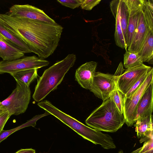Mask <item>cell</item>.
<instances>
[{
    "label": "cell",
    "instance_id": "6da1fadb",
    "mask_svg": "<svg viewBox=\"0 0 153 153\" xmlns=\"http://www.w3.org/2000/svg\"><path fill=\"white\" fill-rule=\"evenodd\" d=\"M0 23L10 32L25 43L32 52L44 59L57 48L63 27L50 24L0 13Z\"/></svg>",
    "mask_w": 153,
    "mask_h": 153
},
{
    "label": "cell",
    "instance_id": "7a4b0ae2",
    "mask_svg": "<svg viewBox=\"0 0 153 153\" xmlns=\"http://www.w3.org/2000/svg\"><path fill=\"white\" fill-rule=\"evenodd\" d=\"M37 105L60 120L82 137L95 144H99L105 149L116 147L109 135L88 126L53 105L47 100L39 102Z\"/></svg>",
    "mask_w": 153,
    "mask_h": 153
},
{
    "label": "cell",
    "instance_id": "3957f363",
    "mask_svg": "<svg viewBox=\"0 0 153 153\" xmlns=\"http://www.w3.org/2000/svg\"><path fill=\"white\" fill-rule=\"evenodd\" d=\"M76 59L73 53L68 54L62 60L45 70L38 80L33 95L34 100L39 102L51 91L56 89L65 75L74 65Z\"/></svg>",
    "mask_w": 153,
    "mask_h": 153
},
{
    "label": "cell",
    "instance_id": "277c9868",
    "mask_svg": "<svg viewBox=\"0 0 153 153\" xmlns=\"http://www.w3.org/2000/svg\"><path fill=\"white\" fill-rule=\"evenodd\" d=\"M85 123L91 128L107 132H114L125 123L123 114L110 98L103 101L87 118Z\"/></svg>",
    "mask_w": 153,
    "mask_h": 153
},
{
    "label": "cell",
    "instance_id": "5b68a950",
    "mask_svg": "<svg viewBox=\"0 0 153 153\" xmlns=\"http://www.w3.org/2000/svg\"><path fill=\"white\" fill-rule=\"evenodd\" d=\"M29 86L16 83V87L11 94L1 102V105L10 115H18L25 112L31 98Z\"/></svg>",
    "mask_w": 153,
    "mask_h": 153
},
{
    "label": "cell",
    "instance_id": "8992f818",
    "mask_svg": "<svg viewBox=\"0 0 153 153\" xmlns=\"http://www.w3.org/2000/svg\"><path fill=\"white\" fill-rule=\"evenodd\" d=\"M153 68L142 85L131 96L125 98V94L123 95V115L125 123L128 127L132 126L136 121V111L138 103L147 88L153 82Z\"/></svg>",
    "mask_w": 153,
    "mask_h": 153
},
{
    "label": "cell",
    "instance_id": "52a82bcc",
    "mask_svg": "<svg viewBox=\"0 0 153 153\" xmlns=\"http://www.w3.org/2000/svg\"><path fill=\"white\" fill-rule=\"evenodd\" d=\"M48 61L35 56L23 57L11 61H0V74L5 73L10 74L24 70L38 69L47 66Z\"/></svg>",
    "mask_w": 153,
    "mask_h": 153
},
{
    "label": "cell",
    "instance_id": "ba28073f",
    "mask_svg": "<svg viewBox=\"0 0 153 153\" xmlns=\"http://www.w3.org/2000/svg\"><path fill=\"white\" fill-rule=\"evenodd\" d=\"M6 13L13 17L24 18L51 24H57L43 10L28 4H14Z\"/></svg>",
    "mask_w": 153,
    "mask_h": 153
},
{
    "label": "cell",
    "instance_id": "9c48e42d",
    "mask_svg": "<svg viewBox=\"0 0 153 153\" xmlns=\"http://www.w3.org/2000/svg\"><path fill=\"white\" fill-rule=\"evenodd\" d=\"M116 87L115 79L113 75L96 72L89 90L96 97L104 101L109 98Z\"/></svg>",
    "mask_w": 153,
    "mask_h": 153
},
{
    "label": "cell",
    "instance_id": "30bf717a",
    "mask_svg": "<svg viewBox=\"0 0 153 153\" xmlns=\"http://www.w3.org/2000/svg\"><path fill=\"white\" fill-rule=\"evenodd\" d=\"M153 68L144 64L127 69L116 80L117 89L125 95L134 85Z\"/></svg>",
    "mask_w": 153,
    "mask_h": 153
},
{
    "label": "cell",
    "instance_id": "8fae6325",
    "mask_svg": "<svg viewBox=\"0 0 153 153\" xmlns=\"http://www.w3.org/2000/svg\"><path fill=\"white\" fill-rule=\"evenodd\" d=\"M97 65L96 62H88L76 70L75 73L76 80L83 88L88 90L91 88Z\"/></svg>",
    "mask_w": 153,
    "mask_h": 153
},
{
    "label": "cell",
    "instance_id": "7c38bea8",
    "mask_svg": "<svg viewBox=\"0 0 153 153\" xmlns=\"http://www.w3.org/2000/svg\"><path fill=\"white\" fill-rule=\"evenodd\" d=\"M147 29L142 7L140 11L137 25L132 42L128 51L138 53L144 42Z\"/></svg>",
    "mask_w": 153,
    "mask_h": 153
},
{
    "label": "cell",
    "instance_id": "4fadbf2b",
    "mask_svg": "<svg viewBox=\"0 0 153 153\" xmlns=\"http://www.w3.org/2000/svg\"><path fill=\"white\" fill-rule=\"evenodd\" d=\"M153 82L148 87L137 105L136 120L152 114L153 112Z\"/></svg>",
    "mask_w": 153,
    "mask_h": 153
},
{
    "label": "cell",
    "instance_id": "5bb4252c",
    "mask_svg": "<svg viewBox=\"0 0 153 153\" xmlns=\"http://www.w3.org/2000/svg\"><path fill=\"white\" fill-rule=\"evenodd\" d=\"M152 115L137 119L134 125L140 143L153 138Z\"/></svg>",
    "mask_w": 153,
    "mask_h": 153
},
{
    "label": "cell",
    "instance_id": "9a60e30c",
    "mask_svg": "<svg viewBox=\"0 0 153 153\" xmlns=\"http://www.w3.org/2000/svg\"><path fill=\"white\" fill-rule=\"evenodd\" d=\"M120 0L112 1L110 4L111 12L116 20L115 29L114 35L115 43L117 46L127 51L125 43L121 26L120 15Z\"/></svg>",
    "mask_w": 153,
    "mask_h": 153
},
{
    "label": "cell",
    "instance_id": "2e32d148",
    "mask_svg": "<svg viewBox=\"0 0 153 153\" xmlns=\"http://www.w3.org/2000/svg\"><path fill=\"white\" fill-rule=\"evenodd\" d=\"M25 53L7 42L0 39V57L2 60L11 61L21 58Z\"/></svg>",
    "mask_w": 153,
    "mask_h": 153
},
{
    "label": "cell",
    "instance_id": "e0dca14e",
    "mask_svg": "<svg viewBox=\"0 0 153 153\" xmlns=\"http://www.w3.org/2000/svg\"><path fill=\"white\" fill-rule=\"evenodd\" d=\"M153 31L147 27L146 36L141 46L137 53L143 62L153 64Z\"/></svg>",
    "mask_w": 153,
    "mask_h": 153
},
{
    "label": "cell",
    "instance_id": "ac0fdd59",
    "mask_svg": "<svg viewBox=\"0 0 153 153\" xmlns=\"http://www.w3.org/2000/svg\"><path fill=\"white\" fill-rule=\"evenodd\" d=\"M128 7L129 10V16L126 33L127 48L130 45L133 39L137 25L140 12L142 7H134L132 6Z\"/></svg>",
    "mask_w": 153,
    "mask_h": 153
},
{
    "label": "cell",
    "instance_id": "d6986e66",
    "mask_svg": "<svg viewBox=\"0 0 153 153\" xmlns=\"http://www.w3.org/2000/svg\"><path fill=\"white\" fill-rule=\"evenodd\" d=\"M0 37L1 39L18 48L25 53L32 52L29 47L25 43L10 32L0 23Z\"/></svg>",
    "mask_w": 153,
    "mask_h": 153
},
{
    "label": "cell",
    "instance_id": "ffe728a7",
    "mask_svg": "<svg viewBox=\"0 0 153 153\" xmlns=\"http://www.w3.org/2000/svg\"><path fill=\"white\" fill-rule=\"evenodd\" d=\"M10 75L14 78L16 83L27 86H29L38 76L37 69L24 70Z\"/></svg>",
    "mask_w": 153,
    "mask_h": 153
},
{
    "label": "cell",
    "instance_id": "44dd1931",
    "mask_svg": "<svg viewBox=\"0 0 153 153\" xmlns=\"http://www.w3.org/2000/svg\"><path fill=\"white\" fill-rule=\"evenodd\" d=\"M119 4L121 26L125 43L127 46L126 33L129 16V10L124 0H120Z\"/></svg>",
    "mask_w": 153,
    "mask_h": 153
},
{
    "label": "cell",
    "instance_id": "7402d4cb",
    "mask_svg": "<svg viewBox=\"0 0 153 153\" xmlns=\"http://www.w3.org/2000/svg\"><path fill=\"white\" fill-rule=\"evenodd\" d=\"M47 115V113L45 112L43 114L36 116L32 119L27 121L26 123L15 128L7 130H3L0 133V143L10 135L18 130L30 126H34L36 125V122L38 120Z\"/></svg>",
    "mask_w": 153,
    "mask_h": 153
},
{
    "label": "cell",
    "instance_id": "603a6c76",
    "mask_svg": "<svg viewBox=\"0 0 153 153\" xmlns=\"http://www.w3.org/2000/svg\"><path fill=\"white\" fill-rule=\"evenodd\" d=\"M143 64L137 53L126 51L124 54L123 65L126 69L141 65Z\"/></svg>",
    "mask_w": 153,
    "mask_h": 153
},
{
    "label": "cell",
    "instance_id": "cb8c5ba5",
    "mask_svg": "<svg viewBox=\"0 0 153 153\" xmlns=\"http://www.w3.org/2000/svg\"><path fill=\"white\" fill-rule=\"evenodd\" d=\"M142 8L147 27L153 31V1L143 0Z\"/></svg>",
    "mask_w": 153,
    "mask_h": 153
},
{
    "label": "cell",
    "instance_id": "d4e9b609",
    "mask_svg": "<svg viewBox=\"0 0 153 153\" xmlns=\"http://www.w3.org/2000/svg\"><path fill=\"white\" fill-rule=\"evenodd\" d=\"M123 94L119 90L116 86L111 94L109 98L114 102L120 112L123 114Z\"/></svg>",
    "mask_w": 153,
    "mask_h": 153
},
{
    "label": "cell",
    "instance_id": "484cf974",
    "mask_svg": "<svg viewBox=\"0 0 153 153\" xmlns=\"http://www.w3.org/2000/svg\"><path fill=\"white\" fill-rule=\"evenodd\" d=\"M151 70L149 72L146 74L142 76L140 78L134 85L126 94L125 95H124V97H129L135 93L144 82Z\"/></svg>",
    "mask_w": 153,
    "mask_h": 153
},
{
    "label": "cell",
    "instance_id": "4316f807",
    "mask_svg": "<svg viewBox=\"0 0 153 153\" xmlns=\"http://www.w3.org/2000/svg\"><path fill=\"white\" fill-rule=\"evenodd\" d=\"M101 0H81L80 7L82 9L91 10L95 6L99 4Z\"/></svg>",
    "mask_w": 153,
    "mask_h": 153
},
{
    "label": "cell",
    "instance_id": "83f0119b",
    "mask_svg": "<svg viewBox=\"0 0 153 153\" xmlns=\"http://www.w3.org/2000/svg\"><path fill=\"white\" fill-rule=\"evenodd\" d=\"M153 149V138L145 141L143 146L131 152V153H143Z\"/></svg>",
    "mask_w": 153,
    "mask_h": 153
},
{
    "label": "cell",
    "instance_id": "f1b7e54d",
    "mask_svg": "<svg viewBox=\"0 0 153 153\" xmlns=\"http://www.w3.org/2000/svg\"><path fill=\"white\" fill-rule=\"evenodd\" d=\"M57 1L62 5L72 9L78 7L81 3V0H58Z\"/></svg>",
    "mask_w": 153,
    "mask_h": 153
},
{
    "label": "cell",
    "instance_id": "f546056e",
    "mask_svg": "<svg viewBox=\"0 0 153 153\" xmlns=\"http://www.w3.org/2000/svg\"><path fill=\"white\" fill-rule=\"evenodd\" d=\"M10 116L7 111L0 116V133L3 130L5 124Z\"/></svg>",
    "mask_w": 153,
    "mask_h": 153
},
{
    "label": "cell",
    "instance_id": "4dcf8cb0",
    "mask_svg": "<svg viewBox=\"0 0 153 153\" xmlns=\"http://www.w3.org/2000/svg\"><path fill=\"white\" fill-rule=\"evenodd\" d=\"M15 153H36L35 150L31 148L21 149Z\"/></svg>",
    "mask_w": 153,
    "mask_h": 153
},
{
    "label": "cell",
    "instance_id": "1f68e13d",
    "mask_svg": "<svg viewBox=\"0 0 153 153\" xmlns=\"http://www.w3.org/2000/svg\"><path fill=\"white\" fill-rule=\"evenodd\" d=\"M7 111L2 105L0 106V116L4 113Z\"/></svg>",
    "mask_w": 153,
    "mask_h": 153
},
{
    "label": "cell",
    "instance_id": "d6a6232c",
    "mask_svg": "<svg viewBox=\"0 0 153 153\" xmlns=\"http://www.w3.org/2000/svg\"><path fill=\"white\" fill-rule=\"evenodd\" d=\"M143 153H153V149L150 150Z\"/></svg>",
    "mask_w": 153,
    "mask_h": 153
},
{
    "label": "cell",
    "instance_id": "836d02e7",
    "mask_svg": "<svg viewBox=\"0 0 153 153\" xmlns=\"http://www.w3.org/2000/svg\"><path fill=\"white\" fill-rule=\"evenodd\" d=\"M118 153H123V152L122 150H121L119 151Z\"/></svg>",
    "mask_w": 153,
    "mask_h": 153
},
{
    "label": "cell",
    "instance_id": "e575fe53",
    "mask_svg": "<svg viewBox=\"0 0 153 153\" xmlns=\"http://www.w3.org/2000/svg\"><path fill=\"white\" fill-rule=\"evenodd\" d=\"M1 102H0V106H1Z\"/></svg>",
    "mask_w": 153,
    "mask_h": 153
},
{
    "label": "cell",
    "instance_id": "d590c367",
    "mask_svg": "<svg viewBox=\"0 0 153 153\" xmlns=\"http://www.w3.org/2000/svg\"><path fill=\"white\" fill-rule=\"evenodd\" d=\"M0 39H1V38H0Z\"/></svg>",
    "mask_w": 153,
    "mask_h": 153
}]
</instances>
